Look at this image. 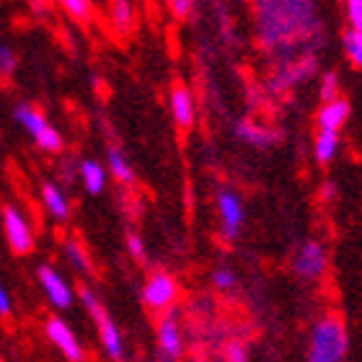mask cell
<instances>
[{
    "label": "cell",
    "instance_id": "6da1fadb",
    "mask_svg": "<svg viewBox=\"0 0 362 362\" xmlns=\"http://www.w3.org/2000/svg\"><path fill=\"white\" fill-rule=\"evenodd\" d=\"M257 13V37L279 60L318 54L326 42L316 0H251Z\"/></svg>",
    "mask_w": 362,
    "mask_h": 362
},
{
    "label": "cell",
    "instance_id": "7a4b0ae2",
    "mask_svg": "<svg viewBox=\"0 0 362 362\" xmlns=\"http://www.w3.org/2000/svg\"><path fill=\"white\" fill-rule=\"evenodd\" d=\"M349 352V332L344 318L337 313L318 318L310 329L305 362H344Z\"/></svg>",
    "mask_w": 362,
    "mask_h": 362
},
{
    "label": "cell",
    "instance_id": "3957f363",
    "mask_svg": "<svg viewBox=\"0 0 362 362\" xmlns=\"http://www.w3.org/2000/svg\"><path fill=\"white\" fill-rule=\"evenodd\" d=\"M78 298H81L83 308L88 310L90 321H93V326H96L104 355L109 357L112 362H122V360H124V339H122L119 326L114 324L112 313L106 310L104 300L98 298L93 287H86V285L78 287Z\"/></svg>",
    "mask_w": 362,
    "mask_h": 362
},
{
    "label": "cell",
    "instance_id": "277c9868",
    "mask_svg": "<svg viewBox=\"0 0 362 362\" xmlns=\"http://www.w3.org/2000/svg\"><path fill=\"white\" fill-rule=\"evenodd\" d=\"M13 119L21 124L31 135V140L47 153H60L62 151V135L47 122V117L31 104H18L13 109Z\"/></svg>",
    "mask_w": 362,
    "mask_h": 362
},
{
    "label": "cell",
    "instance_id": "5b68a950",
    "mask_svg": "<svg viewBox=\"0 0 362 362\" xmlns=\"http://www.w3.org/2000/svg\"><path fill=\"white\" fill-rule=\"evenodd\" d=\"M140 298H143V305L148 310H156V313H166L176 305L179 300V282L171 272L166 269H156L151 272V277L145 279L143 290H140Z\"/></svg>",
    "mask_w": 362,
    "mask_h": 362
},
{
    "label": "cell",
    "instance_id": "8992f818",
    "mask_svg": "<svg viewBox=\"0 0 362 362\" xmlns=\"http://www.w3.org/2000/svg\"><path fill=\"white\" fill-rule=\"evenodd\" d=\"M318 70V54H303V57H290V60H279L274 73L267 81V88L272 93H282L290 90L300 81H308Z\"/></svg>",
    "mask_w": 362,
    "mask_h": 362
},
{
    "label": "cell",
    "instance_id": "52a82bcc",
    "mask_svg": "<svg viewBox=\"0 0 362 362\" xmlns=\"http://www.w3.org/2000/svg\"><path fill=\"white\" fill-rule=\"evenodd\" d=\"M0 220H3V235H6L8 249L13 251L16 257H29L34 251V230H31L26 215L13 204H6L0 212Z\"/></svg>",
    "mask_w": 362,
    "mask_h": 362
},
{
    "label": "cell",
    "instance_id": "ba28073f",
    "mask_svg": "<svg viewBox=\"0 0 362 362\" xmlns=\"http://www.w3.org/2000/svg\"><path fill=\"white\" fill-rule=\"evenodd\" d=\"M37 282H39V287H42V293H45L47 303H49L52 308H57V310L73 308L78 293H76V287L62 277V272H57L52 264H39Z\"/></svg>",
    "mask_w": 362,
    "mask_h": 362
},
{
    "label": "cell",
    "instance_id": "9c48e42d",
    "mask_svg": "<svg viewBox=\"0 0 362 362\" xmlns=\"http://www.w3.org/2000/svg\"><path fill=\"white\" fill-rule=\"evenodd\" d=\"M45 337L68 362H86V349L73 332V326L60 316H49L45 321Z\"/></svg>",
    "mask_w": 362,
    "mask_h": 362
},
{
    "label": "cell",
    "instance_id": "30bf717a",
    "mask_svg": "<svg viewBox=\"0 0 362 362\" xmlns=\"http://www.w3.org/2000/svg\"><path fill=\"white\" fill-rule=\"evenodd\" d=\"M215 204H218L220 233H223L226 241H235L243 230V223H246L243 199L235 194L233 189H220L218 197H215Z\"/></svg>",
    "mask_w": 362,
    "mask_h": 362
},
{
    "label": "cell",
    "instance_id": "8fae6325",
    "mask_svg": "<svg viewBox=\"0 0 362 362\" xmlns=\"http://www.w3.org/2000/svg\"><path fill=\"white\" fill-rule=\"evenodd\" d=\"M329 269V251L321 241H305L293 257V272L305 282H318Z\"/></svg>",
    "mask_w": 362,
    "mask_h": 362
},
{
    "label": "cell",
    "instance_id": "7c38bea8",
    "mask_svg": "<svg viewBox=\"0 0 362 362\" xmlns=\"http://www.w3.org/2000/svg\"><path fill=\"white\" fill-rule=\"evenodd\" d=\"M156 339H158L160 355L166 357L168 362L179 360L184 355V332H181V321L176 316V310H166L160 313L158 329H156Z\"/></svg>",
    "mask_w": 362,
    "mask_h": 362
},
{
    "label": "cell",
    "instance_id": "4fadbf2b",
    "mask_svg": "<svg viewBox=\"0 0 362 362\" xmlns=\"http://www.w3.org/2000/svg\"><path fill=\"white\" fill-rule=\"evenodd\" d=\"M235 137L241 143L257 148V151H267V148H274L279 143V132L274 127H267V124H259L254 119H241L235 122Z\"/></svg>",
    "mask_w": 362,
    "mask_h": 362
},
{
    "label": "cell",
    "instance_id": "5bb4252c",
    "mask_svg": "<svg viewBox=\"0 0 362 362\" xmlns=\"http://www.w3.org/2000/svg\"><path fill=\"white\" fill-rule=\"evenodd\" d=\"M349 112H352V106H349L347 98H334V101H326L321 104L316 114V122H318V129H326V132H339L349 119Z\"/></svg>",
    "mask_w": 362,
    "mask_h": 362
},
{
    "label": "cell",
    "instance_id": "9a60e30c",
    "mask_svg": "<svg viewBox=\"0 0 362 362\" xmlns=\"http://www.w3.org/2000/svg\"><path fill=\"white\" fill-rule=\"evenodd\" d=\"M171 114H174V122L181 129H189L197 122L194 96L187 86H174V90H171Z\"/></svg>",
    "mask_w": 362,
    "mask_h": 362
},
{
    "label": "cell",
    "instance_id": "2e32d148",
    "mask_svg": "<svg viewBox=\"0 0 362 362\" xmlns=\"http://www.w3.org/2000/svg\"><path fill=\"white\" fill-rule=\"evenodd\" d=\"M42 204H45L47 215L52 220H57V223L70 220L73 207H70L68 194H65L57 184H52V181H45V184H42Z\"/></svg>",
    "mask_w": 362,
    "mask_h": 362
},
{
    "label": "cell",
    "instance_id": "e0dca14e",
    "mask_svg": "<svg viewBox=\"0 0 362 362\" xmlns=\"http://www.w3.org/2000/svg\"><path fill=\"white\" fill-rule=\"evenodd\" d=\"M78 179L83 184V189L88 194H101L106 189V168L93 158H86L78 163Z\"/></svg>",
    "mask_w": 362,
    "mask_h": 362
},
{
    "label": "cell",
    "instance_id": "ac0fdd59",
    "mask_svg": "<svg viewBox=\"0 0 362 362\" xmlns=\"http://www.w3.org/2000/svg\"><path fill=\"white\" fill-rule=\"evenodd\" d=\"M106 160H109V174L119 181V184H124V187H132V184H135V168H132L127 156H124L117 145H109V148H106Z\"/></svg>",
    "mask_w": 362,
    "mask_h": 362
},
{
    "label": "cell",
    "instance_id": "d6986e66",
    "mask_svg": "<svg viewBox=\"0 0 362 362\" xmlns=\"http://www.w3.org/2000/svg\"><path fill=\"white\" fill-rule=\"evenodd\" d=\"M339 132H326V129H318L316 135V143H313V156H316L318 163H332L337 158V153H339Z\"/></svg>",
    "mask_w": 362,
    "mask_h": 362
},
{
    "label": "cell",
    "instance_id": "ffe728a7",
    "mask_svg": "<svg viewBox=\"0 0 362 362\" xmlns=\"http://www.w3.org/2000/svg\"><path fill=\"white\" fill-rule=\"evenodd\" d=\"M62 251H65V259H68V264L78 272V274H90L93 272V264H90V257L88 251L83 249V243L76 241V238H68V241L62 243Z\"/></svg>",
    "mask_w": 362,
    "mask_h": 362
},
{
    "label": "cell",
    "instance_id": "44dd1931",
    "mask_svg": "<svg viewBox=\"0 0 362 362\" xmlns=\"http://www.w3.org/2000/svg\"><path fill=\"white\" fill-rule=\"evenodd\" d=\"M112 23L117 31L127 34L135 23V3L132 0H112Z\"/></svg>",
    "mask_w": 362,
    "mask_h": 362
},
{
    "label": "cell",
    "instance_id": "7402d4cb",
    "mask_svg": "<svg viewBox=\"0 0 362 362\" xmlns=\"http://www.w3.org/2000/svg\"><path fill=\"white\" fill-rule=\"evenodd\" d=\"M341 45H344V52H347L349 62H352L355 68H362V34L360 31L347 29L344 37H341Z\"/></svg>",
    "mask_w": 362,
    "mask_h": 362
},
{
    "label": "cell",
    "instance_id": "603a6c76",
    "mask_svg": "<svg viewBox=\"0 0 362 362\" xmlns=\"http://www.w3.org/2000/svg\"><path fill=\"white\" fill-rule=\"evenodd\" d=\"M212 287H215L218 293H233L235 287H238L235 272L230 269V267H218V269H212Z\"/></svg>",
    "mask_w": 362,
    "mask_h": 362
},
{
    "label": "cell",
    "instance_id": "cb8c5ba5",
    "mask_svg": "<svg viewBox=\"0 0 362 362\" xmlns=\"http://www.w3.org/2000/svg\"><path fill=\"white\" fill-rule=\"evenodd\" d=\"M60 3L62 11H68L76 21H88L90 13H93V6H90V0H57Z\"/></svg>",
    "mask_w": 362,
    "mask_h": 362
},
{
    "label": "cell",
    "instance_id": "d4e9b609",
    "mask_svg": "<svg viewBox=\"0 0 362 362\" xmlns=\"http://www.w3.org/2000/svg\"><path fill=\"white\" fill-rule=\"evenodd\" d=\"M318 93H321V101H334V98H339V78H337V73H324L321 76V88H318Z\"/></svg>",
    "mask_w": 362,
    "mask_h": 362
},
{
    "label": "cell",
    "instance_id": "484cf974",
    "mask_svg": "<svg viewBox=\"0 0 362 362\" xmlns=\"http://www.w3.org/2000/svg\"><path fill=\"white\" fill-rule=\"evenodd\" d=\"M344 13H347L349 29L362 34V0H344Z\"/></svg>",
    "mask_w": 362,
    "mask_h": 362
},
{
    "label": "cell",
    "instance_id": "4316f807",
    "mask_svg": "<svg viewBox=\"0 0 362 362\" xmlns=\"http://www.w3.org/2000/svg\"><path fill=\"white\" fill-rule=\"evenodd\" d=\"M223 355H226V362H249V349H246V344L238 339L228 341Z\"/></svg>",
    "mask_w": 362,
    "mask_h": 362
},
{
    "label": "cell",
    "instance_id": "83f0119b",
    "mask_svg": "<svg viewBox=\"0 0 362 362\" xmlns=\"http://www.w3.org/2000/svg\"><path fill=\"white\" fill-rule=\"evenodd\" d=\"M127 251L135 262H145V257H148V249H145L143 238L137 233H127Z\"/></svg>",
    "mask_w": 362,
    "mask_h": 362
},
{
    "label": "cell",
    "instance_id": "f1b7e54d",
    "mask_svg": "<svg viewBox=\"0 0 362 362\" xmlns=\"http://www.w3.org/2000/svg\"><path fill=\"white\" fill-rule=\"evenodd\" d=\"M13 68H16V54L11 52L8 47H3V49H0V78L11 76Z\"/></svg>",
    "mask_w": 362,
    "mask_h": 362
},
{
    "label": "cell",
    "instance_id": "f546056e",
    "mask_svg": "<svg viewBox=\"0 0 362 362\" xmlns=\"http://www.w3.org/2000/svg\"><path fill=\"white\" fill-rule=\"evenodd\" d=\"M13 316V298L8 293V287L0 282V318H11Z\"/></svg>",
    "mask_w": 362,
    "mask_h": 362
},
{
    "label": "cell",
    "instance_id": "4dcf8cb0",
    "mask_svg": "<svg viewBox=\"0 0 362 362\" xmlns=\"http://www.w3.org/2000/svg\"><path fill=\"white\" fill-rule=\"evenodd\" d=\"M171 11L176 18H189L194 11V0H171Z\"/></svg>",
    "mask_w": 362,
    "mask_h": 362
},
{
    "label": "cell",
    "instance_id": "1f68e13d",
    "mask_svg": "<svg viewBox=\"0 0 362 362\" xmlns=\"http://www.w3.org/2000/svg\"><path fill=\"white\" fill-rule=\"evenodd\" d=\"M321 197H324V199H329V202H332L334 197H337V184H334V181H326L324 187H321Z\"/></svg>",
    "mask_w": 362,
    "mask_h": 362
},
{
    "label": "cell",
    "instance_id": "d6a6232c",
    "mask_svg": "<svg viewBox=\"0 0 362 362\" xmlns=\"http://www.w3.org/2000/svg\"><path fill=\"white\" fill-rule=\"evenodd\" d=\"M0 362H6V360H3V357H0Z\"/></svg>",
    "mask_w": 362,
    "mask_h": 362
},
{
    "label": "cell",
    "instance_id": "836d02e7",
    "mask_svg": "<svg viewBox=\"0 0 362 362\" xmlns=\"http://www.w3.org/2000/svg\"><path fill=\"white\" fill-rule=\"evenodd\" d=\"M168 3H171V0H168Z\"/></svg>",
    "mask_w": 362,
    "mask_h": 362
}]
</instances>
